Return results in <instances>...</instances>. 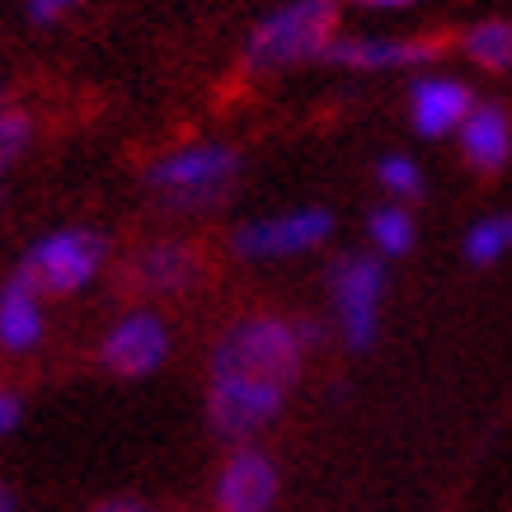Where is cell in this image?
I'll use <instances>...</instances> for the list:
<instances>
[{"mask_svg":"<svg viewBox=\"0 0 512 512\" xmlns=\"http://www.w3.org/2000/svg\"><path fill=\"white\" fill-rule=\"evenodd\" d=\"M306 362V339L287 315H245L221 329L207 362V414L226 442H249L282 414Z\"/></svg>","mask_w":512,"mask_h":512,"instance_id":"obj_1","label":"cell"},{"mask_svg":"<svg viewBox=\"0 0 512 512\" xmlns=\"http://www.w3.org/2000/svg\"><path fill=\"white\" fill-rule=\"evenodd\" d=\"M334 38H339V5L334 0H292L254 24L245 57L259 71H278V66L296 62H320Z\"/></svg>","mask_w":512,"mask_h":512,"instance_id":"obj_2","label":"cell"},{"mask_svg":"<svg viewBox=\"0 0 512 512\" xmlns=\"http://www.w3.org/2000/svg\"><path fill=\"white\" fill-rule=\"evenodd\" d=\"M240 179V151L226 141H198V146H179L170 156H160L146 170V184L156 198H165L179 212H202L217 207Z\"/></svg>","mask_w":512,"mask_h":512,"instance_id":"obj_3","label":"cell"},{"mask_svg":"<svg viewBox=\"0 0 512 512\" xmlns=\"http://www.w3.org/2000/svg\"><path fill=\"white\" fill-rule=\"evenodd\" d=\"M329 292H334V315L339 334L353 353H367L381 329V296H386V264L372 254H343L329 268Z\"/></svg>","mask_w":512,"mask_h":512,"instance_id":"obj_4","label":"cell"},{"mask_svg":"<svg viewBox=\"0 0 512 512\" xmlns=\"http://www.w3.org/2000/svg\"><path fill=\"white\" fill-rule=\"evenodd\" d=\"M104 254H109V240L90 226H66V231H52L43 235L38 245L24 254V273H29L43 296H66V292H80L90 287L94 273L104 268Z\"/></svg>","mask_w":512,"mask_h":512,"instance_id":"obj_5","label":"cell"},{"mask_svg":"<svg viewBox=\"0 0 512 512\" xmlns=\"http://www.w3.org/2000/svg\"><path fill=\"white\" fill-rule=\"evenodd\" d=\"M329 231H334V217L325 207H296V212H278L264 221H245L231 235V245L240 259H287V254L325 245Z\"/></svg>","mask_w":512,"mask_h":512,"instance_id":"obj_6","label":"cell"},{"mask_svg":"<svg viewBox=\"0 0 512 512\" xmlns=\"http://www.w3.org/2000/svg\"><path fill=\"white\" fill-rule=\"evenodd\" d=\"M442 57V38H386V33H339L320 62L343 71H423Z\"/></svg>","mask_w":512,"mask_h":512,"instance_id":"obj_7","label":"cell"},{"mask_svg":"<svg viewBox=\"0 0 512 512\" xmlns=\"http://www.w3.org/2000/svg\"><path fill=\"white\" fill-rule=\"evenodd\" d=\"M104 367L113 376H151L170 357V325L156 311H132L109 329V339L99 348Z\"/></svg>","mask_w":512,"mask_h":512,"instance_id":"obj_8","label":"cell"},{"mask_svg":"<svg viewBox=\"0 0 512 512\" xmlns=\"http://www.w3.org/2000/svg\"><path fill=\"white\" fill-rule=\"evenodd\" d=\"M278 484V466L268 451L235 447L217 475V512H273Z\"/></svg>","mask_w":512,"mask_h":512,"instance_id":"obj_9","label":"cell"},{"mask_svg":"<svg viewBox=\"0 0 512 512\" xmlns=\"http://www.w3.org/2000/svg\"><path fill=\"white\" fill-rule=\"evenodd\" d=\"M470 109H475V94H470L466 80L419 76L409 85V123L419 137H447L466 123Z\"/></svg>","mask_w":512,"mask_h":512,"instance_id":"obj_10","label":"cell"},{"mask_svg":"<svg viewBox=\"0 0 512 512\" xmlns=\"http://www.w3.org/2000/svg\"><path fill=\"white\" fill-rule=\"evenodd\" d=\"M461 132V156H466L470 170L480 174H494L508 165L512 156V118L503 104H494V99H484V104H475V109L466 113V123L456 127Z\"/></svg>","mask_w":512,"mask_h":512,"instance_id":"obj_11","label":"cell"},{"mask_svg":"<svg viewBox=\"0 0 512 512\" xmlns=\"http://www.w3.org/2000/svg\"><path fill=\"white\" fill-rule=\"evenodd\" d=\"M38 339H43V287L24 268H15L0 287V348L29 353Z\"/></svg>","mask_w":512,"mask_h":512,"instance_id":"obj_12","label":"cell"},{"mask_svg":"<svg viewBox=\"0 0 512 512\" xmlns=\"http://www.w3.org/2000/svg\"><path fill=\"white\" fill-rule=\"evenodd\" d=\"M132 273H137V282L146 292L174 296V292H188L202 278V259L198 249L184 245V240H156V245H146L137 254Z\"/></svg>","mask_w":512,"mask_h":512,"instance_id":"obj_13","label":"cell"},{"mask_svg":"<svg viewBox=\"0 0 512 512\" xmlns=\"http://www.w3.org/2000/svg\"><path fill=\"white\" fill-rule=\"evenodd\" d=\"M461 52H466L475 66L484 71H512V24L508 19H484V24H470L466 38H461Z\"/></svg>","mask_w":512,"mask_h":512,"instance_id":"obj_14","label":"cell"},{"mask_svg":"<svg viewBox=\"0 0 512 512\" xmlns=\"http://www.w3.org/2000/svg\"><path fill=\"white\" fill-rule=\"evenodd\" d=\"M367 235H372V249L376 254H386V259L409 254L414 240H419L414 217H409V207H404V202H386V207H376L372 217H367Z\"/></svg>","mask_w":512,"mask_h":512,"instance_id":"obj_15","label":"cell"},{"mask_svg":"<svg viewBox=\"0 0 512 512\" xmlns=\"http://www.w3.org/2000/svg\"><path fill=\"white\" fill-rule=\"evenodd\" d=\"M512 249V217H484L466 231V259L475 268L498 264Z\"/></svg>","mask_w":512,"mask_h":512,"instance_id":"obj_16","label":"cell"},{"mask_svg":"<svg viewBox=\"0 0 512 512\" xmlns=\"http://www.w3.org/2000/svg\"><path fill=\"white\" fill-rule=\"evenodd\" d=\"M376 184L386 188L390 198L409 202V198H419L423 193V170L409 156H381L376 160Z\"/></svg>","mask_w":512,"mask_h":512,"instance_id":"obj_17","label":"cell"},{"mask_svg":"<svg viewBox=\"0 0 512 512\" xmlns=\"http://www.w3.org/2000/svg\"><path fill=\"white\" fill-rule=\"evenodd\" d=\"M29 137H33L29 113L0 109V174H5L19 156H24V151H29Z\"/></svg>","mask_w":512,"mask_h":512,"instance_id":"obj_18","label":"cell"},{"mask_svg":"<svg viewBox=\"0 0 512 512\" xmlns=\"http://www.w3.org/2000/svg\"><path fill=\"white\" fill-rule=\"evenodd\" d=\"M76 5H80V0H29L24 10H29V19H33V24H57V19H62V15H71Z\"/></svg>","mask_w":512,"mask_h":512,"instance_id":"obj_19","label":"cell"},{"mask_svg":"<svg viewBox=\"0 0 512 512\" xmlns=\"http://www.w3.org/2000/svg\"><path fill=\"white\" fill-rule=\"evenodd\" d=\"M19 419H24V400H19L15 390H0V437L10 433Z\"/></svg>","mask_w":512,"mask_h":512,"instance_id":"obj_20","label":"cell"},{"mask_svg":"<svg viewBox=\"0 0 512 512\" xmlns=\"http://www.w3.org/2000/svg\"><path fill=\"white\" fill-rule=\"evenodd\" d=\"M94 512H146V503H137V498H109V503H99Z\"/></svg>","mask_w":512,"mask_h":512,"instance_id":"obj_21","label":"cell"},{"mask_svg":"<svg viewBox=\"0 0 512 512\" xmlns=\"http://www.w3.org/2000/svg\"><path fill=\"white\" fill-rule=\"evenodd\" d=\"M357 5H367V10H409L414 0H357Z\"/></svg>","mask_w":512,"mask_h":512,"instance_id":"obj_22","label":"cell"},{"mask_svg":"<svg viewBox=\"0 0 512 512\" xmlns=\"http://www.w3.org/2000/svg\"><path fill=\"white\" fill-rule=\"evenodd\" d=\"M0 512H15V494H10L5 484H0Z\"/></svg>","mask_w":512,"mask_h":512,"instance_id":"obj_23","label":"cell"},{"mask_svg":"<svg viewBox=\"0 0 512 512\" xmlns=\"http://www.w3.org/2000/svg\"><path fill=\"white\" fill-rule=\"evenodd\" d=\"M0 109H5V94H0Z\"/></svg>","mask_w":512,"mask_h":512,"instance_id":"obj_24","label":"cell"}]
</instances>
